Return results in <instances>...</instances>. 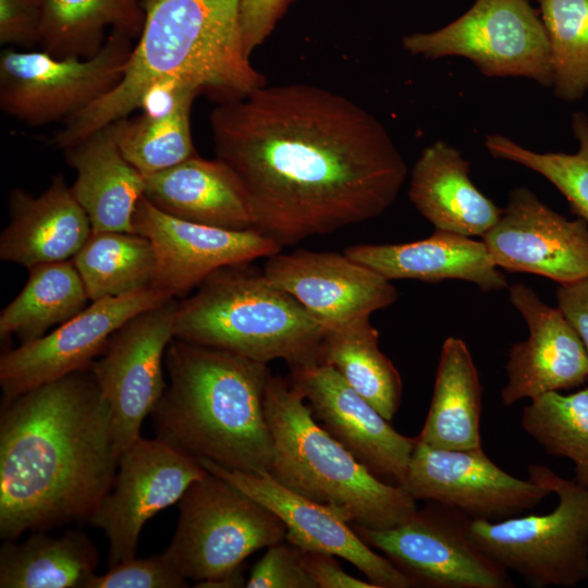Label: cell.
<instances>
[{"mask_svg": "<svg viewBox=\"0 0 588 588\" xmlns=\"http://www.w3.org/2000/svg\"><path fill=\"white\" fill-rule=\"evenodd\" d=\"M216 158L246 192L254 230L281 247L382 215L406 163L382 123L304 83L257 87L210 113Z\"/></svg>", "mask_w": 588, "mask_h": 588, "instance_id": "obj_1", "label": "cell"}, {"mask_svg": "<svg viewBox=\"0 0 588 588\" xmlns=\"http://www.w3.org/2000/svg\"><path fill=\"white\" fill-rule=\"evenodd\" d=\"M119 464L109 406L89 369L1 406L0 537L87 523Z\"/></svg>", "mask_w": 588, "mask_h": 588, "instance_id": "obj_2", "label": "cell"}, {"mask_svg": "<svg viewBox=\"0 0 588 588\" xmlns=\"http://www.w3.org/2000/svg\"><path fill=\"white\" fill-rule=\"evenodd\" d=\"M241 0H143L145 21L119 84L65 121L53 137L64 149L88 134L128 117L145 91L180 78L219 98H241L266 84L245 53Z\"/></svg>", "mask_w": 588, "mask_h": 588, "instance_id": "obj_3", "label": "cell"}, {"mask_svg": "<svg viewBox=\"0 0 588 588\" xmlns=\"http://www.w3.org/2000/svg\"><path fill=\"white\" fill-rule=\"evenodd\" d=\"M164 368L169 384L150 414L156 438L197 461L268 473L274 449L265 413L267 364L173 338Z\"/></svg>", "mask_w": 588, "mask_h": 588, "instance_id": "obj_4", "label": "cell"}, {"mask_svg": "<svg viewBox=\"0 0 588 588\" xmlns=\"http://www.w3.org/2000/svg\"><path fill=\"white\" fill-rule=\"evenodd\" d=\"M304 401L291 383L270 373L265 413L274 454L268 474L353 525L387 529L408 519L417 500L376 477L318 422Z\"/></svg>", "mask_w": 588, "mask_h": 588, "instance_id": "obj_5", "label": "cell"}, {"mask_svg": "<svg viewBox=\"0 0 588 588\" xmlns=\"http://www.w3.org/2000/svg\"><path fill=\"white\" fill-rule=\"evenodd\" d=\"M327 330L290 294L247 264L211 273L177 301L174 338L289 366L317 362Z\"/></svg>", "mask_w": 588, "mask_h": 588, "instance_id": "obj_6", "label": "cell"}, {"mask_svg": "<svg viewBox=\"0 0 588 588\" xmlns=\"http://www.w3.org/2000/svg\"><path fill=\"white\" fill-rule=\"evenodd\" d=\"M176 505V528L163 554L196 587L245 586L244 560L285 539L286 527L279 516L208 470Z\"/></svg>", "mask_w": 588, "mask_h": 588, "instance_id": "obj_7", "label": "cell"}, {"mask_svg": "<svg viewBox=\"0 0 588 588\" xmlns=\"http://www.w3.org/2000/svg\"><path fill=\"white\" fill-rule=\"evenodd\" d=\"M528 478L556 495L552 511L501 520L470 517L468 535L529 586L575 587L588 579V488L539 464L528 465Z\"/></svg>", "mask_w": 588, "mask_h": 588, "instance_id": "obj_8", "label": "cell"}, {"mask_svg": "<svg viewBox=\"0 0 588 588\" xmlns=\"http://www.w3.org/2000/svg\"><path fill=\"white\" fill-rule=\"evenodd\" d=\"M133 40L111 30L102 48L89 58L5 48L0 54L1 110L29 126L70 120L119 84Z\"/></svg>", "mask_w": 588, "mask_h": 588, "instance_id": "obj_9", "label": "cell"}, {"mask_svg": "<svg viewBox=\"0 0 588 588\" xmlns=\"http://www.w3.org/2000/svg\"><path fill=\"white\" fill-rule=\"evenodd\" d=\"M402 42L414 56L463 57L487 76H524L552 86L547 32L528 0H476L449 25L407 35Z\"/></svg>", "mask_w": 588, "mask_h": 588, "instance_id": "obj_10", "label": "cell"}, {"mask_svg": "<svg viewBox=\"0 0 588 588\" xmlns=\"http://www.w3.org/2000/svg\"><path fill=\"white\" fill-rule=\"evenodd\" d=\"M465 513L430 502L387 529L353 525L358 536L401 571L413 587L512 588L510 572L470 539Z\"/></svg>", "mask_w": 588, "mask_h": 588, "instance_id": "obj_11", "label": "cell"}, {"mask_svg": "<svg viewBox=\"0 0 588 588\" xmlns=\"http://www.w3.org/2000/svg\"><path fill=\"white\" fill-rule=\"evenodd\" d=\"M176 306L172 297L133 316L89 367L110 409L118 456L142 437L144 419L167 388L164 354L174 338Z\"/></svg>", "mask_w": 588, "mask_h": 588, "instance_id": "obj_12", "label": "cell"}, {"mask_svg": "<svg viewBox=\"0 0 588 588\" xmlns=\"http://www.w3.org/2000/svg\"><path fill=\"white\" fill-rule=\"evenodd\" d=\"M207 474L194 457L155 437H140L120 456L113 485L87 523L108 540V567L136 556L146 522L176 504Z\"/></svg>", "mask_w": 588, "mask_h": 588, "instance_id": "obj_13", "label": "cell"}, {"mask_svg": "<svg viewBox=\"0 0 588 588\" xmlns=\"http://www.w3.org/2000/svg\"><path fill=\"white\" fill-rule=\"evenodd\" d=\"M172 297L152 286L95 301L44 336L5 350L0 357L2 405L37 387L89 369L123 323Z\"/></svg>", "mask_w": 588, "mask_h": 588, "instance_id": "obj_14", "label": "cell"}, {"mask_svg": "<svg viewBox=\"0 0 588 588\" xmlns=\"http://www.w3.org/2000/svg\"><path fill=\"white\" fill-rule=\"evenodd\" d=\"M402 487L417 501L436 502L488 520L516 516L553 494L529 478L510 475L481 446L448 450L417 439Z\"/></svg>", "mask_w": 588, "mask_h": 588, "instance_id": "obj_15", "label": "cell"}, {"mask_svg": "<svg viewBox=\"0 0 588 588\" xmlns=\"http://www.w3.org/2000/svg\"><path fill=\"white\" fill-rule=\"evenodd\" d=\"M133 224L152 246L155 286L173 297L187 296L223 267L268 258L282 248L254 229L230 230L176 218L145 196L136 206Z\"/></svg>", "mask_w": 588, "mask_h": 588, "instance_id": "obj_16", "label": "cell"}, {"mask_svg": "<svg viewBox=\"0 0 588 588\" xmlns=\"http://www.w3.org/2000/svg\"><path fill=\"white\" fill-rule=\"evenodd\" d=\"M290 370L320 425L376 477L402 487L416 438L397 432L331 366L310 362Z\"/></svg>", "mask_w": 588, "mask_h": 588, "instance_id": "obj_17", "label": "cell"}, {"mask_svg": "<svg viewBox=\"0 0 588 588\" xmlns=\"http://www.w3.org/2000/svg\"><path fill=\"white\" fill-rule=\"evenodd\" d=\"M262 272L294 297L327 331L370 318L397 291L375 270L335 252L296 249L266 258Z\"/></svg>", "mask_w": 588, "mask_h": 588, "instance_id": "obj_18", "label": "cell"}, {"mask_svg": "<svg viewBox=\"0 0 588 588\" xmlns=\"http://www.w3.org/2000/svg\"><path fill=\"white\" fill-rule=\"evenodd\" d=\"M493 262L559 284L588 275V225L568 220L526 187L514 188L498 222L481 236Z\"/></svg>", "mask_w": 588, "mask_h": 588, "instance_id": "obj_19", "label": "cell"}, {"mask_svg": "<svg viewBox=\"0 0 588 588\" xmlns=\"http://www.w3.org/2000/svg\"><path fill=\"white\" fill-rule=\"evenodd\" d=\"M201 466L230 481L270 509L286 527L285 539L302 551L342 558L358 568L376 588H411L412 581L385 556L367 544L331 507L306 499L277 482L268 473L247 474L211 461Z\"/></svg>", "mask_w": 588, "mask_h": 588, "instance_id": "obj_20", "label": "cell"}, {"mask_svg": "<svg viewBox=\"0 0 588 588\" xmlns=\"http://www.w3.org/2000/svg\"><path fill=\"white\" fill-rule=\"evenodd\" d=\"M509 296L527 324L528 336L510 348L503 405L588 381V351L563 313L523 282L511 285Z\"/></svg>", "mask_w": 588, "mask_h": 588, "instance_id": "obj_21", "label": "cell"}, {"mask_svg": "<svg viewBox=\"0 0 588 588\" xmlns=\"http://www.w3.org/2000/svg\"><path fill=\"white\" fill-rule=\"evenodd\" d=\"M9 216L0 236V259L27 269L72 259L93 233L87 213L62 174L38 196L12 188Z\"/></svg>", "mask_w": 588, "mask_h": 588, "instance_id": "obj_22", "label": "cell"}, {"mask_svg": "<svg viewBox=\"0 0 588 588\" xmlns=\"http://www.w3.org/2000/svg\"><path fill=\"white\" fill-rule=\"evenodd\" d=\"M344 253L388 280L439 282L462 280L485 292L507 287L483 241L437 231L424 240L399 244H355Z\"/></svg>", "mask_w": 588, "mask_h": 588, "instance_id": "obj_23", "label": "cell"}, {"mask_svg": "<svg viewBox=\"0 0 588 588\" xmlns=\"http://www.w3.org/2000/svg\"><path fill=\"white\" fill-rule=\"evenodd\" d=\"M145 177V198L158 209L187 221L230 230L254 228L244 186L235 172L216 158L197 154Z\"/></svg>", "mask_w": 588, "mask_h": 588, "instance_id": "obj_24", "label": "cell"}, {"mask_svg": "<svg viewBox=\"0 0 588 588\" xmlns=\"http://www.w3.org/2000/svg\"><path fill=\"white\" fill-rule=\"evenodd\" d=\"M469 162L443 140L428 145L416 160L408 196L437 231L482 236L503 208L482 194L469 176Z\"/></svg>", "mask_w": 588, "mask_h": 588, "instance_id": "obj_25", "label": "cell"}, {"mask_svg": "<svg viewBox=\"0 0 588 588\" xmlns=\"http://www.w3.org/2000/svg\"><path fill=\"white\" fill-rule=\"evenodd\" d=\"M63 151L76 171L71 191L87 213L93 233L135 232L133 218L144 196L145 177L121 152L111 125L94 131Z\"/></svg>", "mask_w": 588, "mask_h": 588, "instance_id": "obj_26", "label": "cell"}, {"mask_svg": "<svg viewBox=\"0 0 588 588\" xmlns=\"http://www.w3.org/2000/svg\"><path fill=\"white\" fill-rule=\"evenodd\" d=\"M481 395L469 348L462 339L448 338L441 347L430 407L416 439L439 449L480 448Z\"/></svg>", "mask_w": 588, "mask_h": 588, "instance_id": "obj_27", "label": "cell"}, {"mask_svg": "<svg viewBox=\"0 0 588 588\" xmlns=\"http://www.w3.org/2000/svg\"><path fill=\"white\" fill-rule=\"evenodd\" d=\"M97 564V548L85 532L33 531L24 541L8 539L1 546L0 587L84 588Z\"/></svg>", "mask_w": 588, "mask_h": 588, "instance_id": "obj_28", "label": "cell"}, {"mask_svg": "<svg viewBox=\"0 0 588 588\" xmlns=\"http://www.w3.org/2000/svg\"><path fill=\"white\" fill-rule=\"evenodd\" d=\"M144 21L143 0H46L38 46L58 58H89L108 28L136 40Z\"/></svg>", "mask_w": 588, "mask_h": 588, "instance_id": "obj_29", "label": "cell"}, {"mask_svg": "<svg viewBox=\"0 0 588 588\" xmlns=\"http://www.w3.org/2000/svg\"><path fill=\"white\" fill-rule=\"evenodd\" d=\"M379 332L370 318L329 330L321 342L318 363L334 368L387 420L397 412L402 380L393 363L378 346Z\"/></svg>", "mask_w": 588, "mask_h": 588, "instance_id": "obj_30", "label": "cell"}, {"mask_svg": "<svg viewBox=\"0 0 588 588\" xmlns=\"http://www.w3.org/2000/svg\"><path fill=\"white\" fill-rule=\"evenodd\" d=\"M89 297L72 259L28 269L19 295L0 314V338L39 339L87 307Z\"/></svg>", "mask_w": 588, "mask_h": 588, "instance_id": "obj_31", "label": "cell"}, {"mask_svg": "<svg viewBox=\"0 0 588 588\" xmlns=\"http://www.w3.org/2000/svg\"><path fill=\"white\" fill-rule=\"evenodd\" d=\"M72 261L90 302L155 286L152 246L135 232L91 233Z\"/></svg>", "mask_w": 588, "mask_h": 588, "instance_id": "obj_32", "label": "cell"}, {"mask_svg": "<svg viewBox=\"0 0 588 588\" xmlns=\"http://www.w3.org/2000/svg\"><path fill=\"white\" fill-rule=\"evenodd\" d=\"M198 94L187 93L168 113L142 112L110 124L121 152L143 175L172 168L197 154L191 133V109Z\"/></svg>", "mask_w": 588, "mask_h": 588, "instance_id": "obj_33", "label": "cell"}, {"mask_svg": "<svg viewBox=\"0 0 588 588\" xmlns=\"http://www.w3.org/2000/svg\"><path fill=\"white\" fill-rule=\"evenodd\" d=\"M520 424L548 454L572 461L574 480L588 488V388L571 394L547 392L530 400Z\"/></svg>", "mask_w": 588, "mask_h": 588, "instance_id": "obj_34", "label": "cell"}, {"mask_svg": "<svg viewBox=\"0 0 588 588\" xmlns=\"http://www.w3.org/2000/svg\"><path fill=\"white\" fill-rule=\"evenodd\" d=\"M551 52L555 95L576 101L588 90V0H538Z\"/></svg>", "mask_w": 588, "mask_h": 588, "instance_id": "obj_35", "label": "cell"}, {"mask_svg": "<svg viewBox=\"0 0 588 588\" xmlns=\"http://www.w3.org/2000/svg\"><path fill=\"white\" fill-rule=\"evenodd\" d=\"M572 127L578 140V150L575 154L537 152L499 134L488 135L485 146L494 158L522 164L546 177L588 224V118L586 114L575 113Z\"/></svg>", "mask_w": 588, "mask_h": 588, "instance_id": "obj_36", "label": "cell"}, {"mask_svg": "<svg viewBox=\"0 0 588 588\" xmlns=\"http://www.w3.org/2000/svg\"><path fill=\"white\" fill-rule=\"evenodd\" d=\"M184 578L162 553L124 560L101 575L94 574L84 588H185Z\"/></svg>", "mask_w": 588, "mask_h": 588, "instance_id": "obj_37", "label": "cell"}, {"mask_svg": "<svg viewBox=\"0 0 588 588\" xmlns=\"http://www.w3.org/2000/svg\"><path fill=\"white\" fill-rule=\"evenodd\" d=\"M254 565L247 588H317L303 564V551L282 541L267 548Z\"/></svg>", "mask_w": 588, "mask_h": 588, "instance_id": "obj_38", "label": "cell"}, {"mask_svg": "<svg viewBox=\"0 0 588 588\" xmlns=\"http://www.w3.org/2000/svg\"><path fill=\"white\" fill-rule=\"evenodd\" d=\"M46 0H0V44L29 49L39 45Z\"/></svg>", "mask_w": 588, "mask_h": 588, "instance_id": "obj_39", "label": "cell"}, {"mask_svg": "<svg viewBox=\"0 0 588 588\" xmlns=\"http://www.w3.org/2000/svg\"><path fill=\"white\" fill-rule=\"evenodd\" d=\"M293 0H241L240 23L245 53L250 58L273 32Z\"/></svg>", "mask_w": 588, "mask_h": 588, "instance_id": "obj_40", "label": "cell"}, {"mask_svg": "<svg viewBox=\"0 0 588 588\" xmlns=\"http://www.w3.org/2000/svg\"><path fill=\"white\" fill-rule=\"evenodd\" d=\"M303 564L317 588H376L347 574L329 553L303 551Z\"/></svg>", "mask_w": 588, "mask_h": 588, "instance_id": "obj_41", "label": "cell"}, {"mask_svg": "<svg viewBox=\"0 0 588 588\" xmlns=\"http://www.w3.org/2000/svg\"><path fill=\"white\" fill-rule=\"evenodd\" d=\"M558 308L573 326L588 351V275L556 290Z\"/></svg>", "mask_w": 588, "mask_h": 588, "instance_id": "obj_42", "label": "cell"}]
</instances>
